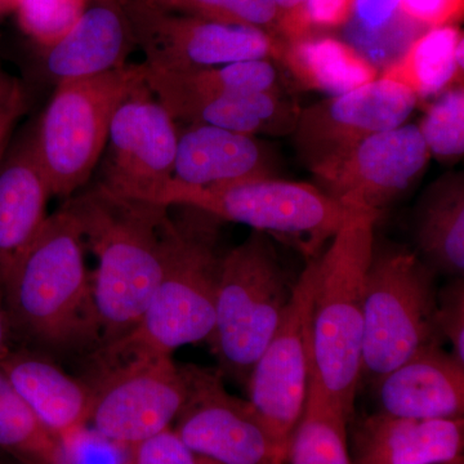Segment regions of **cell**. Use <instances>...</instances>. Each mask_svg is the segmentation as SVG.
Returning a JSON list of instances; mask_svg holds the SVG:
<instances>
[{"label":"cell","mask_w":464,"mask_h":464,"mask_svg":"<svg viewBox=\"0 0 464 464\" xmlns=\"http://www.w3.org/2000/svg\"><path fill=\"white\" fill-rule=\"evenodd\" d=\"M81 228L66 208L44 227L5 285L12 341L51 356H87L101 346Z\"/></svg>","instance_id":"1"},{"label":"cell","mask_w":464,"mask_h":464,"mask_svg":"<svg viewBox=\"0 0 464 464\" xmlns=\"http://www.w3.org/2000/svg\"><path fill=\"white\" fill-rule=\"evenodd\" d=\"M63 207L99 259L93 297L101 346L121 340L139 325L160 280L169 207L125 199L100 183L82 188Z\"/></svg>","instance_id":"2"},{"label":"cell","mask_w":464,"mask_h":464,"mask_svg":"<svg viewBox=\"0 0 464 464\" xmlns=\"http://www.w3.org/2000/svg\"><path fill=\"white\" fill-rule=\"evenodd\" d=\"M377 219L371 213H353L316 257L308 383L353 417L362 380L365 284Z\"/></svg>","instance_id":"3"},{"label":"cell","mask_w":464,"mask_h":464,"mask_svg":"<svg viewBox=\"0 0 464 464\" xmlns=\"http://www.w3.org/2000/svg\"><path fill=\"white\" fill-rule=\"evenodd\" d=\"M172 207L176 212L169 207L164 225L160 280L139 325L123 337L166 353L209 340L226 255L221 219L194 207Z\"/></svg>","instance_id":"4"},{"label":"cell","mask_w":464,"mask_h":464,"mask_svg":"<svg viewBox=\"0 0 464 464\" xmlns=\"http://www.w3.org/2000/svg\"><path fill=\"white\" fill-rule=\"evenodd\" d=\"M81 377L92 391L90 426L137 447L172 429L186 398L185 380L172 353L128 340L100 346Z\"/></svg>","instance_id":"5"},{"label":"cell","mask_w":464,"mask_h":464,"mask_svg":"<svg viewBox=\"0 0 464 464\" xmlns=\"http://www.w3.org/2000/svg\"><path fill=\"white\" fill-rule=\"evenodd\" d=\"M436 273L413 250L374 239L365 284L362 378L375 383L440 343Z\"/></svg>","instance_id":"6"},{"label":"cell","mask_w":464,"mask_h":464,"mask_svg":"<svg viewBox=\"0 0 464 464\" xmlns=\"http://www.w3.org/2000/svg\"><path fill=\"white\" fill-rule=\"evenodd\" d=\"M289 283L273 240L250 232L226 252L209 342L222 375L246 386L292 299Z\"/></svg>","instance_id":"7"},{"label":"cell","mask_w":464,"mask_h":464,"mask_svg":"<svg viewBox=\"0 0 464 464\" xmlns=\"http://www.w3.org/2000/svg\"><path fill=\"white\" fill-rule=\"evenodd\" d=\"M146 81L145 63L54 85L34 125L36 152L52 197L69 199L85 188L99 166L116 110Z\"/></svg>","instance_id":"8"},{"label":"cell","mask_w":464,"mask_h":464,"mask_svg":"<svg viewBox=\"0 0 464 464\" xmlns=\"http://www.w3.org/2000/svg\"><path fill=\"white\" fill-rule=\"evenodd\" d=\"M161 204L194 207L222 222L249 226L297 249L307 261L320 256L324 244L355 213L323 188L275 177L210 188L172 181Z\"/></svg>","instance_id":"9"},{"label":"cell","mask_w":464,"mask_h":464,"mask_svg":"<svg viewBox=\"0 0 464 464\" xmlns=\"http://www.w3.org/2000/svg\"><path fill=\"white\" fill-rule=\"evenodd\" d=\"M136 47L151 72H188L248 60L279 58L282 42L250 27L170 11L148 0H118Z\"/></svg>","instance_id":"10"},{"label":"cell","mask_w":464,"mask_h":464,"mask_svg":"<svg viewBox=\"0 0 464 464\" xmlns=\"http://www.w3.org/2000/svg\"><path fill=\"white\" fill-rule=\"evenodd\" d=\"M418 101L404 85L378 76L299 111L293 130L295 149L304 166L323 182L357 145L404 125Z\"/></svg>","instance_id":"11"},{"label":"cell","mask_w":464,"mask_h":464,"mask_svg":"<svg viewBox=\"0 0 464 464\" xmlns=\"http://www.w3.org/2000/svg\"><path fill=\"white\" fill-rule=\"evenodd\" d=\"M177 141L176 121L143 82L116 110L97 183L125 199L161 204L173 181Z\"/></svg>","instance_id":"12"},{"label":"cell","mask_w":464,"mask_h":464,"mask_svg":"<svg viewBox=\"0 0 464 464\" xmlns=\"http://www.w3.org/2000/svg\"><path fill=\"white\" fill-rule=\"evenodd\" d=\"M316 282V257L307 261L295 284L282 323L250 372L246 390L280 453L306 404L310 378V323Z\"/></svg>","instance_id":"13"},{"label":"cell","mask_w":464,"mask_h":464,"mask_svg":"<svg viewBox=\"0 0 464 464\" xmlns=\"http://www.w3.org/2000/svg\"><path fill=\"white\" fill-rule=\"evenodd\" d=\"M179 369L186 398L172 430L186 447L218 464H286L252 404L226 390L221 372Z\"/></svg>","instance_id":"14"},{"label":"cell","mask_w":464,"mask_h":464,"mask_svg":"<svg viewBox=\"0 0 464 464\" xmlns=\"http://www.w3.org/2000/svg\"><path fill=\"white\" fill-rule=\"evenodd\" d=\"M430 158L418 125H401L357 145L324 179L323 190L348 209L380 218L423 176Z\"/></svg>","instance_id":"15"},{"label":"cell","mask_w":464,"mask_h":464,"mask_svg":"<svg viewBox=\"0 0 464 464\" xmlns=\"http://www.w3.org/2000/svg\"><path fill=\"white\" fill-rule=\"evenodd\" d=\"M52 198L34 139V127L12 139L0 161V286L16 270L47 221Z\"/></svg>","instance_id":"16"},{"label":"cell","mask_w":464,"mask_h":464,"mask_svg":"<svg viewBox=\"0 0 464 464\" xmlns=\"http://www.w3.org/2000/svg\"><path fill=\"white\" fill-rule=\"evenodd\" d=\"M146 84L176 123L204 124L256 136L293 133L299 110L282 92H198L146 69Z\"/></svg>","instance_id":"17"},{"label":"cell","mask_w":464,"mask_h":464,"mask_svg":"<svg viewBox=\"0 0 464 464\" xmlns=\"http://www.w3.org/2000/svg\"><path fill=\"white\" fill-rule=\"evenodd\" d=\"M374 386L382 413L415 420L463 418L464 365L440 343L420 348Z\"/></svg>","instance_id":"18"},{"label":"cell","mask_w":464,"mask_h":464,"mask_svg":"<svg viewBox=\"0 0 464 464\" xmlns=\"http://www.w3.org/2000/svg\"><path fill=\"white\" fill-rule=\"evenodd\" d=\"M118 0H91L74 26L42 51V72L54 85L105 74L127 65L136 50Z\"/></svg>","instance_id":"19"},{"label":"cell","mask_w":464,"mask_h":464,"mask_svg":"<svg viewBox=\"0 0 464 464\" xmlns=\"http://www.w3.org/2000/svg\"><path fill=\"white\" fill-rule=\"evenodd\" d=\"M464 420L377 413L353 433V464H463Z\"/></svg>","instance_id":"20"},{"label":"cell","mask_w":464,"mask_h":464,"mask_svg":"<svg viewBox=\"0 0 464 464\" xmlns=\"http://www.w3.org/2000/svg\"><path fill=\"white\" fill-rule=\"evenodd\" d=\"M274 154L255 136L212 125L179 130L173 181L210 188L274 177Z\"/></svg>","instance_id":"21"},{"label":"cell","mask_w":464,"mask_h":464,"mask_svg":"<svg viewBox=\"0 0 464 464\" xmlns=\"http://www.w3.org/2000/svg\"><path fill=\"white\" fill-rule=\"evenodd\" d=\"M0 371L41 422L61 436L90 422L92 391L67 374L51 356L30 348H9Z\"/></svg>","instance_id":"22"},{"label":"cell","mask_w":464,"mask_h":464,"mask_svg":"<svg viewBox=\"0 0 464 464\" xmlns=\"http://www.w3.org/2000/svg\"><path fill=\"white\" fill-rule=\"evenodd\" d=\"M414 235L422 259L435 273L463 277L464 176L448 172L423 192L414 217Z\"/></svg>","instance_id":"23"},{"label":"cell","mask_w":464,"mask_h":464,"mask_svg":"<svg viewBox=\"0 0 464 464\" xmlns=\"http://www.w3.org/2000/svg\"><path fill=\"white\" fill-rule=\"evenodd\" d=\"M277 60L306 90L340 96L371 83L380 76L365 58L341 39L310 35L282 42Z\"/></svg>","instance_id":"24"},{"label":"cell","mask_w":464,"mask_h":464,"mask_svg":"<svg viewBox=\"0 0 464 464\" xmlns=\"http://www.w3.org/2000/svg\"><path fill=\"white\" fill-rule=\"evenodd\" d=\"M340 29L342 41L382 74L404 56L429 27L409 17L400 0H353Z\"/></svg>","instance_id":"25"},{"label":"cell","mask_w":464,"mask_h":464,"mask_svg":"<svg viewBox=\"0 0 464 464\" xmlns=\"http://www.w3.org/2000/svg\"><path fill=\"white\" fill-rule=\"evenodd\" d=\"M463 45L456 25L431 27L380 76L404 85L418 100L429 99L463 85Z\"/></svg>","instance_id":"26"},{"label":"cell","mask_w":464,"mask_h":464,"mask_svg":"<svg viewBox=\"0 0 464 464\" xmlns=\"http://www.w3.org/2000/svg\"><path fill=\"white\" fill-rule=\"evenodd\" d=\"M353 415L308 383L306 404L288 442L286 463L353 464L347 424Z\"/></svg>","instance_id":"27"},{"label":"cell","mask_w":464,"mask_h":464,"mask_svg":"<svg viewBox=\"0 0 464 464\" xmlns=\"http://www.w3.org/2000/svg\"><path fill=\"white\" fill-rule=\"evenodd\" d=\"M0 451L20 464L61 463L60 440L0 371Z\"/></svg>","instance_id":"28"},{"label":"cell","mask_w":464,"mask_h":464,"mask_svg":"<svg viewBox=\"0 0 464 464\" xmlns=\"http://www.w3.org/2000/svg\"><path fill=\"white\" fill-rule=\"evenodd\" d=\"M418 128L431 157L445 163L459 160L464 154L463 85H454L440 93Z\"/></svg>","instance_id":"29"},{"label":"cell","mask_w":464,"mask_h":464,"mask_svg":"<svg viewBox=\"0 0 464 464\" xmlns=\"http://www.w3.org/2000/svg\"><path fill=\"white\" fill-rule=\"evenodd\" d=\"M157 5L225 25L262 30L279 39V14L273 0H166Z\"/></svg>","instance_id":"30"},{"label":"cell","mask_w":464,"mask_h":464,"mask_svg":"<svg viewBox=\"0 0 464 464\" xmlns=\"http://www.w3.org/2000/svg\"><path fill=\"white\" fill-rule=\"evenodd\" d=\"M91 0H18L14 14L23 33L41 50L50 47L81 18Z\"/></svg>","instance_id":"31"},{"label":"cell","mask_w":464,"mask_h":464,"mask_svg":"<svg viewBox=\"0 0 464 464\" xmlns=\"http://www.w3.org/2000/svg\"><path fill=\"white\" fill-rule=\"evenodd\" d=\"M63 464H134L136 447L101 435L90 424L58 436Z\"/></svg>","instance_id":"32"},{"label":"cell","mask_w":464,"mask_h":464,"mask_svg":"<svg viewBox=\"0 0 464 464\" xmlns=\"http://www.w3.org/2000/svg\"><path fill=\"white\" fill-rule=\"evenodd\" d=\"M436 324L442 340L450 342L453 355L464 365V280L453 277L438 290Z\"/></svg>","instance_id":"33"},{"label":"cell","mask_w":464,"mask_h":464,"mask_svg":"<svg viewBox=\"0 0 464 464\" xmlns=\"http://www.w3.org/2000/svg\"><path fill=\"white\" fill-rule=\"evenodd\" d=\"M134 464H218L198 456L186 447L172 429L136 447Z\"/></svg>","instance_id":"34"},{"label":"cell","mask_w":464,"mask_h":464,"mask_svg":"<svg viewBox=\"0 0 464 464\" xmlns=\"http://www.w3.org/2000/svg\"><path fill=\"white\" fill-rule=\"evenodd\" d=\"M402 11L429 27L454 25L462 20L464 0H400Z\"/></svg>","instance_id":"35"},{"label":"cell","mask_w":464,"mask_h":464,"mask_svg":"<svg viewBox=\"0 0 464 464\" xmlns=\"http://www.w3.org/2000/svg\"><path fill=\"white\" fill-rule=\"evenodd\" d=\"M308 0H273L279 14L280 42H295L313 35L307 16Z\"/></svg>","instance_id":"36"},{"label":"cell","mask_w":464,"mask_h":464,"mask_svg":"<svg viewBox=\"0 0 464 464\" xmlns=\"http://www.w3.org/2000/svg\"><path fill=\"white\" fill-rule=\"evenodd\" d=\"M353 0H308L307 16L313 30L315 27L340 29L353 8Z\"/></svg>","instance_id":"37"},{"label":"cell","mask_w":464,"mask_h":464,"mask_svg":"<svg viewBox=\"0 0 464 464\" xmlns=\"http://www.w3.org/2000/svg\"><path fill=\"white\" fill-rule=\"evenodd\" d=\"M27 109L26 93L18 96L5 111L0 114V161L14 139V128Z\"/></svg>","instance_id":"38"},{"label":"cell","mask_w":464,"mask_h":464,"mask_svg":"<svg viewBox=\"0 0 464 464\" xmlns=\"http://www.w3.org/2000/svg\"><path fill=\"white\" fill-rule=\"evenodd\" d=\"M23 93V83L0 66V114Z\"/></svg>","instance_id":"39"},{"label":"cell","mask_w":464,"mask_h":464,"mask_svg":"<svg viewBox=\"0 0 464 464\" xmlns=\"http://www.w3.org/2000/svg\"><path fill=\"white\" fill-rule=\"evenodd\" d=\"M12 334L9 328L7 310H5V292L0 286V359L8 353L11 348Z\"/></svg>","instance_id":"40"},{"label":"cell","mask_w":464,"mask_h":464,"mask_svg":"<svg viewBox=\"0 0 464 464\" xmlns=\"http://www.w3.org/2000/svg\"><path fill=\"white\" fill-rule=\"evenodd\" d=\"M18 0H0V23L5 20L9 14H14Z\"/></svg>","instance_id":"41"},{"label":"cell","mask_w":464,"mask_h":464,"mask_svg":"<svg viewBox=\"0 0 464 464\" xmlns=\"http://www.w3.org/2000/svg\"><path fill=\"white\" fill-rule=\"evenodd\" d=\"M0 464H20L16 460L12 459L11 457L5 456V453L0 451Z\"/></svg>","instance_id":"42"},{"label":"cell","mask_w":464,"mask_h":464,"mask_svg":"<svg viewBox=\"0 0 464 464\" xmlns=\"http://www.w3.org/2000/svg\"><path fill=\"white\" fill-rule=\"evenodd\" d=\"M150 3H154V5H161V3L166 2V0H148Z\"/></svg>","instance_id":"43"}]
</instances>
